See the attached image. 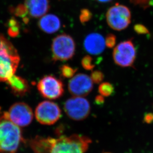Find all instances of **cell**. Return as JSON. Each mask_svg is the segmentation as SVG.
Wrapping results in <instances>:
<instances>
[{
  "label": "cell",
  "mask_w": 153,
  "mask_h": 153,
  "mask_svg": "<svg viewBox=\"0 0 153 153\" xmlns=\"http://www.w3.org/2000/svg\"><path fill=\"white\" fill-rule=\"evenodd\" d=\"M92 140L78 134L59 138L37 136L29 141L34 153H85Z\"/></svg>",
  "instance_id": "6da1fadb"
},
{
  "label": "cell",
  "mask_w": 153,
  "mask_h": 153,
  "mask_svg": "<svg viewBox=\"0 0 153 153\" xmlns=\"http://www.w3.org/2000/svg\"><path fill=\"white\" fill-rule=\"evenodd\" d=\"M22 141L20 127L4 112L0 116V153H16Z\"/></svg>",
  "instance_id": "7a4b0ae2"
},
{
  "label": "cell",
  "mask_w": 153,
  "mask_h": 153,
  "mask_svg": "<svg viewBox=\"0 0 153 153\" xmlns=\"http://www.w3.org/2000/svg\"><path fill=\"white\" fill-rule=\"evenodd\" d=\"M20 57L12 43L0 34V82L7 81L15 74Z\"/></svg>",
  "instance_id": "3957f363"
},
{
  "label": "cell",
  "mask_w": 153,
  "mask_h": 153,
  "mask_svg": "<svg viewBox=\"0 0 153 153\" xmlns=\"http://www.w3.org/2000/svg\"><path fill=\"white\" fill-rule=\"evenodd\" d=\"M51 51L54 61H68L71 59L75 53V42L69 35H59L52 41Z\"/></svg>",
  "instance_id": "277c9868"
},
{
  "label": "cell",
  "mask_w": 153,
  "mask_h": 153,
  "mask_svg": "<svg viewBox=\"0 0 153 153\" xmlns=\"http://www.w3.org/2000/svg\"><path fill=\"white\" fill-rule=\"evenodd\" d=\"M131 14L126 6L116 4L110 7L106 14V19L110 27L114 30L126 29L131 23Z\"/></svg>",
  "instance_id": "5b68a950"
},
{
  "label": "cell",
  "mask_w": 153,
  "mask_h": 153,
  "mask_svg": "<svg viewBox=\"0 0 153 153\" xmlns=\"http://www.w3.org/2000/svg\"><path fill=\"white\" fill-rule=\"evenodd\" d=\"M114 62L119 67H132L136 58V49L132 40L124 41L114 48L112 53Z\"/></svg>",
  "instance_id": "8992f818"
},
{
  "label": "cell",
  "mask_w": 153,
  "mask_h": 153,
  "mask_svg": "<svg viewBox=\"0 0 153 153\" xmlns=\"http://www.w3.org/2000/svg\"><path fill=\"white\" fill-rule=\"evenodd\" d=\"M64 108L68 117L76 121L86 119L91 111L90 102L82 97L74 96L68 99Z\"/></svg>",
  "instance_id": "52a82bcc"
},
{
  "label": "cell",
  "mask_w": 153,
  "mask_h": 153,
  "mask_svg": "<svg viewBox=\"0 0 153 153\" xmlns=\"http://www.w3.org/2000/svg\"><path fill=\"white\" fill-rule=\"evenodd\" d=\"M61 114L59 105L49 101L40 102L35 111V116L38 122L46 126L55 123L60 119Z\"/></svg>",
  "instance_id": "ba28073f"
},
{
  "label": "cell",
  "mask_w": 153,
  "mask_h": 153,
  "mask_svg": "<svg viewBox=\"0 0 153 153\" xmlns=\"http://www.w3.org/2000/svg\"><path fill=\"white\" fill-rule=\"evenodd\" d=\"M38 89L42 97L50 100L57 99L63 95L64 85L61 80L53 75H45L37 85Z\"/></svg>",
  "instance_id": "9c48e42d"
},
{
  "label": "cell",
  "mask_w": 153,
  "mask_h": 153,
  "mask_svg": "<svg viewBox=\"0 0 153 153\" xmlns=\"http://www.w3.org/2000/svg\"><path fill=\"white\" fill-rule=\"evenodd\" d=\"M7 114L12 123L20 127L28 126L33 118L32 108L25 102H16L10 107Z\"/></svg>",
  "instance_id": "30bf717a"
},
{
  "label": "cell",
  "mask_w": 153,
  "mask_h": 153,
  "mask_svg": "<svg viewBox=\"0 0 153 153\" xmlns=\"http://www.w3.org/2000/svg\"><path fill=\"white\" fill-rule=\"evenodd\" d=\"M93 88L91 77L86 74H79L71 78L68 84L70 93L74 96L84 97L90 94Z\"/></svg>",
  "instance_id": "8fae6325"
},
{
  "label": "cell",
  "mask_w": 153,
  "mask_h": 153,
  "mask_svg": "<svg viewBox=\"0 0 153 153\" xmlns=\"http://www.w3.org/2000/svg\"><path fill=\"white\" fill-rule=\"evenodd\" d=\"M85 49L91 55L102 53L106 48L105 39L100 34L92 33L86 36L84 40Z\"/></svg>",
  "instance_id": "7c38bea8"
},
{
  "label": "cell",
  "mask_w": 153,
  "mask_h": 153,
  "mask_svg": "<svg viewBox=\"0 0 153 153\" xmlns=\"http://www.w3.org/2000/svg\"><path fill=\"white\" fill-rule=\"evenodd\" d=\"M25 5L28 15L34 18L46 15L50 7L49 0H25Z\"/></svg>",
  "instance_id": "4fadbf2b"
},
{
  "label": "cell",
  "mask_w": 153,
  "mask_h": 153,
  "mask_svg": "<svg viewBox=\"0 0 153 153\" xmlns=\"http://www.w3.org/2000/svg\"><path fill=\"white\" fill-rule=\"evenodd\" d=\"M38 26L41 30L46 33H54L61 27V21L56 15L48 14L41 17L38 22Z\"/></svg>",
  "instance_id": "5bb4252c"
},
{
  "label": "cell",
  "mask_w": 153,
  "mask_h": 153,
  "mask_svg": "<svg viewBox=\"0 0 153 153\" xmlns=\"http://www.w3.org/2000/svg\"><path fill=\"white\" fill-rule=\"evenodd\" d=\"M14 93L16 95L23 96L29 91L28 81L21 77L14 74L7 80Z\"/></svg>",
  "instance_id": "9a60e30c"
},
{
  "label": "cell",
  "mask_w": 153,
  "mask_h": 153,
  "mask_svg": "<svg viewBox=\"0 0 153 153\" xmlns=\"http://www.w3.org/2000/svg\"><path fill=\"white\" fill-rule=\"evenodd\" d=\"M114 92V87L109 82H103L98 87V92L104 97H108Z\"/></svg>",
  "instance_id": "2e32d148"
},
{
  "label": "cell",
  "mask_w": 153,
  "mask_h": 153,
  "mask_svg": "<svg viewBox=\"0 0 153 153\" xmlns=\"http://www.w3.org/2000/svg\"><path fill=\"white\" fill-rule=\"evenodd\" d=\"M60 71L62 76L66 78H71L74 76L77 71L76 68H73L67 65H64L61 66Z\"/></svg>",
  "instance_id": "e0dca14e"
},
{
  "label": "cell",
  "mask_w": 153,
  "mask_h": 153,
  "mask_svg": "<svg viewBox=\"0 0 153 153\" xmlns=\"http://www.w3.org/2000/svg\"><path fill=\"white\" fill-rule=\"evenodd\" d=\"M14 12L16 16L22 17L23 19V21L26 23H28L29 21L28 18L26 16L27 15H28V10L25 4H19L15 9Z\"/></svg>",
  "instance_id": "ac0fdd59"
},
{
  "label": "cell",
  "mask_w": 153,
  "mask_h": 153,
  "mask_svg": "<svg viewBox=\"0 0 153 153\" xmlns=\"http://www.w3.org/2000/svg\"><path fill=\"white\" fill-rule=\"evenodd\" d=\"M81 65L82 68L87 71H92L95 67L93 62V59L89 55H86L81 61Z\"/></svg>",
  "instance_id": "d6986e66"
},
{
  "label": "cell",
  "mask_w": 153,
  "mask_h": 153,
  "mask_svg": "<svg viewBox=\"0 0 153 153\" xmlns=\"http://www.w3.org/2000/svg\"><path fill=\"white\" fill-rule=\"evenodd\" d=\"M10 27L8 30V33L10 36L12 37H16L19 35L20 32L19 25L16 20L15 19H12L9 22Z\"/></svg>",
  "instance_id": "ffe728a7"
},
{
  "label": "cell",
  "mask_w": 153,
  "mask_h": 153,
  "mask_svg": "<svg viewBox=\"0 0 153 153\" xmlns=\"http://www.w3.org/2000/svg\"><path fill=\"white\" fill-rule=\"evenodd\" d=\"M92 17V12L88 9H83L81 10L80 14L79 19L82 24L87 23L89 22Z\"/></svg>",
  "instance_id": "44dd1931"
},
{
  "label": "cell",
  "mask_w": 153,
  "mask_h": 153,
  "mask_svg": "<svg viewBox=\"0 0 153 153\" xmlns=\"http://www.w3.org/2000/svg\"><path fill=\"white\" fill-rule=\"evenodd\" d=\"M91 78L93 82L98 84L104 79V74L101 71H94L92 72Z\"/></svg>",
  "instance_id": "7402d4cb"
},
{
  "label": "cell",
  "mask_w": 153,
  "mask_h": 153,
  "mask_svg": "<svg viewBox=\"0 0 153 153\" xmlns=\"http://www.w3.org/2000/svg\"><path fill=\"white\" fill-rule=\"evenodd\" d=\"M116 37L113 34H108L105 38L106 46L109 48H112L116 45Z\"/></svg>",
  "instance_id": "603a6c76"
},
{
  "label": "cell",
  "mask_w": 153,
  "mask_h": 153,
  "mask_svg": "<svg viewBox=\"0 0 153 153\" xmlns=\"http://www.w3.org/2000/svg\"><path fill=\"white\" fill-rule=\"evenodd\" d=\"M149 1H150V3L149 4H150V2L151 1V0H130V1H131L132 3H133V4H141V5H142V6H146V5H147V2Z\"/></svg>",
  "instance_id": "cb8c5ba5"
},
{
  "label": "cell",
  "mask_w": 153,
  "mask_h": 153,
  "mask_svg": "<svg viewBox=\"0 0 153 153\" xmlns=\"http://www.w3.org/2000/svg\"><path fill=\"white\" fill-rule=\"evenodd\" d=\"M140 25L141 29H140V28L137 25L135 27V30L136 32H138L139 33H145L146 32H148V30L145 28V27H144V26H142L141 25Z\"/></svg>",
  "instance_id": "d4e9b609"
},
{
  "label": "cell",
  "mask_w": 153,
  "mask_h": 153,
  "mask_svg": "<svg viewBox=\"0 0 153 153\" xmlns=\"http://www.w3.org/2000/svg\"><path fill=\"white\" fill-rule=\"evenodd\" d=\"M95 102L97 103V104L98 105H102V104H104V96H103L100 95H98L97 96L96 98H95Z\"/></svg>",
  "instance_id": "484cf974"
},
{
  "label": "cell",
  "mask_w": 153,
  "mask_h": 153,
  "mask_svg": "<svg viewBox=\"0 0 153 153\" xmlns=\"http://www.w3.org/2000/svg\"><path fill=\"white\" fill-rule=\"evenodd\" d=\"M95 1L100 3H107L110 2L112 0H95Z\"/></svg>",
  "instance_id": "4316f807"
},
{
  "label": "cell",
  "mask_w": 153,
  "mask_h": 153,
  "mask_svg": "<svg viewBox=\"0 0 153 153\" xmlns=\"http://www.w3.org/2000/svg\"></svg>",
  "instance_id": "83f0119b"
}]
</instances>
